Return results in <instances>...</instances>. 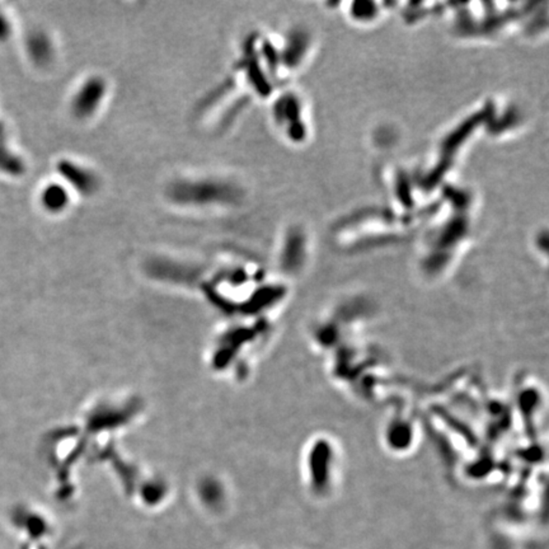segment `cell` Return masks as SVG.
I'll return each mask as SVG.
<instances>
[{
  "label": "cell",
  "mask_w": 549,
  "mask_h": 549,
  "mask_svg": "<svg viewBox=\"0 0 549 549\" xmlns=\"http://www.w3.org/2000/svg\"><path fill=\"white\" fill-rule=\"evenodd\" d=\"M41 202L47 211L50 213H60L64 211L69 206L70 195L68 192V188L64 185L51 183L47 187L44 188Z\"/></svg>",
  "instance_id": "obj_4"
},
{
  "label": "cell",
  "mask_w": 549,
  "mask_h": 549,
  "mask_svg": "<svg viewBox=\"0 0 549 549\" xmlns=\"http://www.w3.org/2000/svg\"><path fill=\"white\" fill-rule=\"evenodd\" d=\"M58 172L63 181L66 182L73 191L85 197L93 196L101 186L98 175L92 169L87 168L75 161H60L58 163Z\"/></svg>",
  "instance_id": "obj_3"
},
{
  "label": "cell",
  "mask_w": 549,
  "mask_h": 549,
  "mask_svg": "<svg viewBox=\"0 0 549 549\" xmlns=\"http://www.w3.org/2000/svg\"><path fill=\"white\" fill-rule=\"evenodd\" d=\"M106 96L107 83L104 78L98 75L87 78L71 97V115L78 120L91 118L102 107Z\"/></svg>",
  "instance_id": "obj_2"
},
{
  "label": "cell",
  "mask_w": 549,
  "mask_h": 549,
  "mask_svg": "<svg viewBox=\"0 0 549 549\" xmlns=\"http://www.w3.org/2000/svg\"><path fill=\"white\" fill-rule=\"evenodd\" d=\"M167 196L181 206H234L242 199V190L223 178H181L169 185Z\"/></svg>",
  "instance_id": "obj_1"
}]
</instances>
